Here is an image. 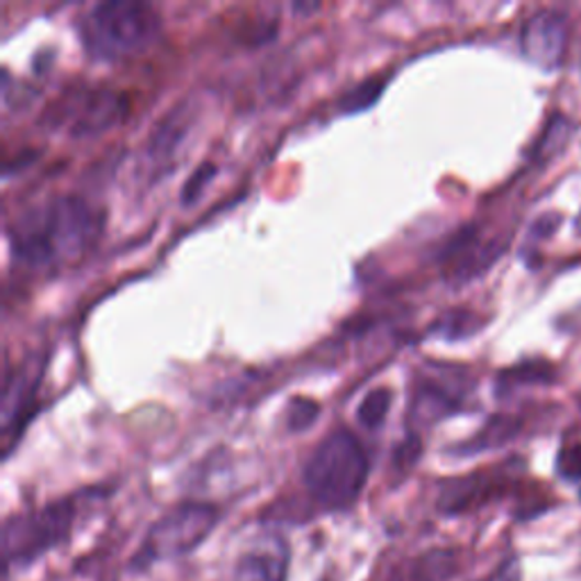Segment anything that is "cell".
<instances>
[{
    "instance_id": "1",
    "label": "cell",
    "mask_w": 581,
    "mask_h": 581,
    "mask_svg": "<svg viewBox=\"0 0 581 581\" xmlns=\"http://www.w3.org/2000/svg\"><path fill=\"white\" fill-rule=\"evenodd\" d=\"M102 232V214L78 195L30 204L8 225L12 261L30 272H53L85 255Z\"/></svg>"
},
{
    "instance_id": "2",
    "label": "cell",
    "mask_w": 581,
    "mask_h": 581,
    "mask_svg": "<svg viewBox=\"0 0 581 581\" xmlns=\"http://www.w3.org/2000/svg\"><path fill=\"white\" fill-rule=\"evenodd\" d=\"M368 455L348 427H336L312 450L302 468V482L325 509L353 506L368 482Z\"/></svg>"
},
{
    "instance_id": "3",
    "label": "cell",
    "mask_w": 581,
    "mask_h": 581,
    "mask_svg": "<svg viewBox=\"0 0 581 581\" xmlns=\"http://www.w3.org/2000/svg\"><path fill=\"white\" fill-rule=\"evenodd\" d=\"M161 32V19L153 5L110 0L93 5L78 23L80 42L89 57L119 62L146 51Z\"/></svg>"
},
{
    "instance_id": "4",
    "label": "cell",
    "mask_w": 581,
    "mask_h": 581,
    "mask_svg": "<svg viewBox=\"0 0 581 581\" xmlns=\"http://www.w3.org/2000/svg\"><path fill=\"white\" fill-rule=\"evenodd\" d=\"M219 525V509L204 502H182L150 527L142 550L134 557L136 568H148L161 559H176L193 552Z\"/></svg>"
},
{
    "instance_id": "5",
    "label": "cell",
    "mask_w": 581,
    "mask_h": 581,
    "mask_svg": "<svg viewBox=\"0 0 581 581\" xmlns=\"http://www.w3.org/2000/svg\"><path fill=\"white\" fill-rule=\"evenodd\" d=\"M76 521V502L66 498L32 514L14 516L3 527V555L10 563H30L59 545Z\"/></svg>"
},
{
    "instance_id": "6",
    "label": "cell",
    "mask_w": 581,
    "mask_h": 581,
    "mask_svg": "<svg viewBox=\"0 0 581 581\" xmlns=\"http://www.w3.org/2000/svg\"><path fill=\"white\" fill-rule=\"evenodd\" d=\"M127 114V98L114 89H82L64 93L48 112L53 127H62L74 139H93L112 130Z\"/></svg>"
},
{
    "instance_id": "7",
    "label": "cell",
    "mask_w": 581,
    "mask_h": 581,
    "mask_svg": "<svg viewBox=\"0 0 581 581\" xmlns=\"http://www.w3.org/2000/svg\"><path fill=\"white\" fill-rule=\"evenodd\" d=\"M568 46V21L555 10L536 12L523 27V55L543 71H555L561 66Z\"/></svg>"
},
{
    "instance_id": "8",
    "label": "cell",
    "mask_w": 581,
    "mask_h": 581,
    "mask_svg": "<svg viewBox=\"0 0 581 581\" xmlns=\"http://www.w3.org/2000/svg\"><path fill=\"white\" fill-rule=\"evenodd\" d=\"M289 548L280 536H264L236 561L234 581H287Z\"/></svg>"
},
{
    "instance_id": "9",
    "label": "cell",
    "mask_w": 581,
    "mask_h": 581,
    "mask_svg": "<svg viewBox=\"0 0 581 581\" xmlns=\"http://www.w3.org/2000/svg\"><path fill=\"white\" fill-rule=\"evenodd\" d=\"M40 370L37 364H27L21 370H16L14 378H8L5 391H3V432L5 440L12 438V434L21 432V421L30 416V404L34 400V389L40 387Z\"/></svg>"
},
{
    "instance_id": "10",
    "label": "cell",
    "mask_w": 581,
    "mask_h": 581,
    "mask_svg": "<svg viewBox=\"0 0 581 581\" xmlns=\"http://www.w3.org/2000/svg\"><path fill=\"white\" fill-rule=\"evenodd\" d=\"M191 112L187 108H174L170 110L159 123L157 127L153 130L150 134V139H148V157L153 159L155 166H161L166 164L170 157L176 155L178 146L185 142V136L187 132L191 130Z\"/></svg>"
},
{
    "instance_id": "11",
    "label": "cell",
    "mask_w": 581,
    "mask_h": 581,
    "mask_svg": "<svg viewBox=\"0 0 581 581\" xmlns=\"http://www.w3.org/2000/svg\"><path fill=\"white\" fill-rule=\"evenodd\" d=\"M457 406L455 395H450L440 384L425 382L418 387V393L414 398V414L418 421H434L440 414H448Z\"/></svg>"
},
{
    "instance_id": "12",
    "label": "cell",
    "mask_w": 581,
    "mask_h": 581,
    "mask_svg": "<svg viewBox=\"0 0 581 581\" xmlns=\"http://www.w3.org/2000/svg\"><path fill=\"white\" fill-rule=\"evenodd\" d=\"M391 402H393V393L391 389H372L364 395V400L357 406V421L364 429L368 432H378L380 427H384L387 416L391 412Z\"/></svg>"
},
{
    "instance_id": "13",
    "label": "cell",
    "mask_w": 581,
    "mask_h": 581,
    "mask_svg": "<svg viewBox=\"0 0 581 581\" xmlns=\"http://www.w3.org/2000/svg\"><path fill=\"white\" fill-rule=\"evenodd\" d=\"M412 581H448L457 572V557L452 552H429L414 563Z\"/></svg>"
},
{
    "instance_id": "14",
    "label": "cell",
    "mask_w": 581,
    "mask_h": 581,
    "mask_svg": "<svg viewBox=\"0 0 581 581\" xmlns=\"http://www.w3.org/2000/svg\"><path fill=\"white\" fill-rule=\"evenodd\" d=\"M389 78H382V76H372L364 82H359L357 87H353L344 98H340V110L353 114V112H361V110H368L370 105H375L378 102V98L382 96V89L387 87Z\"/></svg>"
},
{
    "instance_id": "15",
    "label": "cell",
    "mask_w": 581,
    "mask_h": 581,
    "mask_svg": "<svg viewBox=\"0 0 581 581\" xmlns=\"http://www.w3.org/2000/svg\"><path fill=\"white\" fill-rule=\"evenodd\" d=\"M480 325L482 321L470 312H450L434 323L432 332H436L438 336L448 338V340H461L480 329Z\"/></svg>"
},
{
    "instance_id": "16",
    "label": "cell",
    "mask_w": 581,
    "mask_h": 581,
    "mask_svg": "<svg viewBox=\"0 0 581 581\" xmlns=\"http://www.w3.org/2000/svg\"><path fill=\"white\" fill-rule=\"evenodd\" d=\"M552 380V368L543 364H523L518 368L504 370L500 375L502 387H516V384H538Z\"/></svg>"
},
{
    "instance_id": "17",
    "label": "cell",
    "mask_w": 581,
    "mask_h": 581,
    "mask_svg": "<svg viewBox=\"0 0 581 581\" xmlns=\"http://www.w3.org/2000/svg\"><path fill=\"white\" fill-rule=\"evenodd\" d=\"M321 414V406L314 400L306 398H293L289 404V429L291 432H304L310 429Z\"/></svg>"
},
{
    "instance_id": "18",
    "label": "cell",
    "mask_w": 581,
    "mask_h": 581,
    "mask_svg": "<svg viewBox=\"0 0 581 581\" xmlns=\"http://www.w3.org/2000/svg\"><path fill=\"white\" fill-rule=\"evenodd\" d=\"M216 176V166L214 164H200L195 170H193V176L187 180L180 198L185 200V204H193L200 193L204 191V187L210 185V180Z\"/></svg>"
},
{
    "instance_id": "19",
    "label": "cell",
    "mask_w": 581,
    "mask_h": 581,
    "mask_svg": "<svg viewBox=\"0 0 581 581\" xmlns=\"http://www.w3.org/2000/svg\"><path fill=\"white\" fill-rule=\"evenodd\" d=\"M559 470L568 480H581V446H574L559 457Z\"/></svg>"
}]
</instances>
